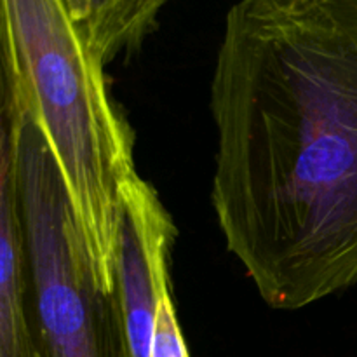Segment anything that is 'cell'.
I'll return each instance as SVG.
<instances>
[{
    "label": "cell",
    "instance_id": "cell-4",
    "mask_svg": "<svg viewBox=\"0 0 357 357\" xmlns=\"http://www.w3.org/2000/svg\"><path fill=\"white\" fill-rule=\"evenodd\" d=\"M0 357H49L35 310L20 202L3 153L0 159Z\"/></svg>",
    "mask_w": 357,
    "mask_h": 357
},
{
    "label": "cell",
    "instance_id": "cell-5",
    "mask_svg": "<svg viewBox=\"0 0 357 357\" xmlns=\"http://www.w3.org/2000/svg\"><path fill=\"white\" fill-rule=\"evenodd\" d=\"M93 54L103 63L138 51L173 0H65Z\"/></svg>",
    "mask_w": 357,
    "mask_h": 357
},
{
    "label": "cell",
    "instance_id": "cell-6",
    "mask_svg": "<svg viewBox=\"0 0 357 357\" xmlns=\"http://www.w3.org/2000/svg\"><path fill=\"white\" fill-rule=\"evenodd\" d=\"M131 357H188L187 345L181 335L174 310L171 288L164 289L157 303L155 323L145 347L129 352Z\"/></svg>",
    "mask_w": 357,
    "mask_h": 357
},
{
    "label": "cell",
    "instance_id": "cell-2",
    "mask_svg": "<svg viewBox=\"0 0 357 357\" xmlns=\"http://www.w3.org/2000/svg\"><path fill=\"white\" fill-rule=\"evenodd\" d=\"M3 105L42 136L94 282L117 293L121 202L138 176L135 135L65 0H0Z\"/></svg>",
    "mask_w": 357,
    "mask_h": 357
},
{
    "label": "cell",
    "instance_id": "cell-1",
    "mask_svg": "<svg viewBox=\"0 0 357 357\" xmlns=\"http://www.w3.org/2000/svg\"><path fill=\"white\" fill-rule=\"evenodd\" d=\"M211 206L265 305L357 284V0H237L209 89Z\"/></svg>",
    "mask_w": 357,
    "mask_h": 357
},
{
    "label": "cell",
    "instance_id": "cell-3",
    "mask_svg": "<svg viewBox=\"0 0 357 357\" xmlns=\"http://www.w3.org/2000/svg\"><path fill=\"white\" fill-rule=\"evenodd\" d=\"M2 153L10 164L26 243L38 326L49 357H131L117 293L94 282L45 143L23 114L7 115Z\"/></svg>",
    "mask_w": 357,
    "mask_h": 357
}]
</instances>
